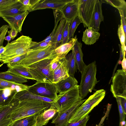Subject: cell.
<instances>
[{
	"instance_id": "1",
	"label": "cell",
	"mask_w": 126,
	"mask_h": 126,
	"mask_svg": "<svg viewBox=\"0 0 126 126\" xmlns=\"http://www.w3.org/2000/svg\"><path fill=\"white\" fill-rule=\"evenodd\" d=\"M51 103L36 100H25L19 101L7 115L13 122L19 119L33 115L39 114L49 108Z\"/></svg>"
},
{
	"instance_id": "2",
	"label": "cell",
	"mask_w": 126,
	"mask_h": 126,
	"mask_svg": "<svg viewBox=\"0 0 126 126\" xmlns=\"http://www.w3.org/2000/svg\"><path fill=\"white\" fill-rule=\"evenodd\" d=\"M32 41L31 37L22 35L10 43H8L5 47V51L0 54V62L3 63L27 53L29 51Z\"/></svg>"
},
{
	"instance_id": "3",
	"label": "cell",
	"mask_w": 126,
	"mask_h": 126,
	"mask_svg": "<svg viewBox=\"0 0 126 126\" xmlns=\"http://www.w3.org/2000/svg\"><path fill=\"white\" fill-rule=\"evenodd\" d=\"M56 56L55 54L26 67L37 82L53 83V72L50 71V64Z\"/></svg>"
},
{
	"instance_id": "4",
	"label": "cell",
	"mask_w": 126,
	"mask_h": 126,
	"mask_svg": "<svg viewBox=\"0 0 126 126\" xmlns=\"http://www.w3.org/2000/svg\"><path fill=\"white\" fill-rule=\"evenodd\" d=\"M97 71L95 61L84 67L81 73L80 83L79 85V96L83 99L89 92H91L98 81L96 76Z\"/></svg>"
},
{
	"instance_id": "5",
	"label": "cell",
	"mask_w": 126,
	"mask_h": 126,
	"mask_svg": "<svg viewBox=\"0 0 126 126\" xmlns=\"http://www.w3.org/2000/svg\"><path fill=\"white\" fill-rule=\"evenodd\" d=\"M106 94L104 89L96 91L79 107L68 121L69 123L77 122L84 118L104 98Z\"/></svg>"
},
{
	"instance_id": "6",
	"label": "cell",
	"mask_w": 126,
	"mask_h": 126,
	"mask_svg": "<svg viewBox=\"0 0 126 126\" xmlns=\"http://www.w3.org/2000/svg\"><path fill=\"white\" fill-rule=\"evenodd\" d=\"M79 85H77L64 92L59 93L51 105L59 111L68 109L82 99L79 96Z\"/></svg>"
},
{
	"instance_id": "7",
	"label": "cell",
	"mask_w": 126,
	"mask_h": 126,
	"mask_svg": "<svg viewBox=\"0 0 126 126\" xmlns=\"http://www.w3.org/2000/svg\"><path fill=\"white\" fill-rule=\"evenodd\" d=\"M56 48L52 44L47 47L29 51L25 57L16 64L25 67L29 65L55 54L54 50Z\"/></svg>"
},
{
	"instance_id": "8",
	"label": "cell",
	"mask_w": 126,
	"mask_h": 126,
	"mask_svg": "<svg viewBox=\"0 0 126 126\" xmlns=\"http://www.w3.org/2000/svg\"><path fill=\"white\" fill-rule=\"evenodd\" d=\"M110 91L115 98L126 99V71L122 69L117 71L113 77Z\"/></svg>"
},
{
	"instance_id": "9",
	"label": "cell",
	"mask_w": 126,
	"mask_h": 126,
	"mask_svg": "<svg viewBox=\"0 0 126 126\" xmlns=\"http://www.w3.org/2000/svg\"><path fill=\"white\" fill-rule=\"evenodd\" d=\"M27 90L34 94L54 100L56 98L58 93L55 84L46 82H36L29 86Z\"/></svg>"
},
{
	"instance_id": "10",
	"label": "cell",
	"mask_w": 126,
	"mask_h": 126,
	"mask_svg": "<svg viewBox=\"0 0 126 126\" xmlns=\"http://www.w3.org/2000/svg\"><path fill=\"white\" fill-rule=\"evenodd\" d=\"M96 0H79L78 16L84 27H90Z\"/></svg>"
},
{
	"instance_id": "11",
	"label": "cell",
	"mask_w": 126,
	"mask_h": 126,
	"mask_svg": "<svg viewBox=\"0 0 126 126\" xmlns=\"http://www.w3.org/2000/svg\"><path fill=\"white\" fill-rule=\"evenodd\" d=\"M86 99L79 100L66 110L58 112L57 115L52 120L51 123L54 124L55 126H65L79 107Z\"/></svg>"
},
{
	"instance_id": "12",
	"label": "cell",
	"mask_w": 126,
	"mask_h": 126,
	"mask_svg": "<svg viewBox=\"0 0 126 126\" xmlns=\"http://www.w3.org/2000/svg\"><path fill=\"white\" fill-rule=\"evenodd\" d=\"M73 0H40L30 12L47 8L60 10L66 4Z\"/></svg>"
},
{
	"instance_id": "13",
	"label": "cell",
	"mask_w": 126,
	"mask_h": 126,
	"mask_svg": "<svg viewBox=\"0 0 126 126\" xmlns=\"http://www.w3.org/2000/svg\"><path fill=\"white\" fill-rule=\"evenodd\" d=\"M29 12L26 11L14 16H5L2 18L8 24L9 28L18 33L21 31L23 22Z\"/></svg>"
},
{
	"instance_id": "14",
	"label": "cell",
	"mask_w": 126,
	"mask_h": 126,
	"mask_svg": "<svg viewBox=\"0 0 126 126\" xmlns=\"http://www.w3.org/2000/svg\"><path fill=\"white\" fill-rule=\"evenodd\" d=\"M79 0H73L65 5L60 10L63 18L70 21L78 16Z\"/></svg>"
},
{
	"instance_id": "15",
	"label": "cell",
	"mask_w": 126,
	"mask_h": 126,
	"mask_svg": "<svg viewBox=\"0 0 126 126\" xmlns=\"http://www.w3.org/2000/svg\"><path fill=\"white\" fill-rule=\"evenodd\" d=\"M8 69L6 72L13 75L27 79L34 80L28 68L21 65L14 64H7Z\"/></svg>"
},
{
	"instance_id": "16",
	"label": "cell",
	"mask_w": 126,
	"mask_h": 126,
	"mask_svg": "<svg viewBox=\"0 0 126 126\" xmlns=\"http://www.w3.org/2000/svg\"><path fill=\"white\" fill-rule=\"evenodd\" d=\"M102 3L101 0H96L90 25V27L97 32L99 31L101 22L104 21L102 9Z\"/></svg>"
},
{
	"instance_id": "17",
	"label": "cell",
	"mask_w": 126,
	"mask_h": 126,
	"mask_svg": "<svg viewBox=\"0 0 126 126\" xmlns=\"http://www.w3.org/2000/svg\"><path fill=\"white\" fill-rule=\"evenodd\" d=\"M69 76L66 68L65 57L61 60L57 67L53 72V83L55 84Z\"/></svg>"
},
{
	"instance_id": "18",
	"label": "cell",
	"mask_w": 126,
	"mask_h": 126,
	"mask_svg": "<svg viewBox=\"0 0 126 126\" xmlns=\"http://www.w3.org/2000/svg\"><path fill=\"white\" fill-rule=\"evenodd\" d=\"M58 111L55 107L51 105L49 108L45 110L38 115L36 120V126L46 125Z\"/></svg>"
},
{
	"instance_id": "19",
	"label": "cell",
	"mask_w": 126,
	"mask_h": 126,
	"mask_svg": "<svg viewBox=\"0 0 126 126\" xmlns=\"http://www.w3.org/2000/svg\"><path fill=\"white\" fill-rule=\"evenodd\" d=\"M18 92L16 89L8 87L0 89V106L9 105Z\"/></svg>"
},
{
	"instance_id": "20",
	"label": "cell",
	"mask_w": 126,
	"mask_h": 126,
	"mask_svg": "<svg viewBox=\"0 0 126 126\" xmlns=\"http://www.w3.org/2000/svg\"><path fill=\"white\" fill-rule=\"evenodd\" d=\"M14 98L19 101L25 100H36L48 102L51 104L54 100L50 99L34 94L30 93L27 90L18 92L15 95Z\"/></svg>"
},
{
	"instance_id": "21",
	"label": "cell",
	"mask_w": 126,
	"mask_h": 126,
	"mask_svg": "<svg viewBox=\"0 0 126 126\" xmlns=\"http://www.w3.org/2000/svg\"><path fill=\"white\" fill-rule=\"evenodd\" d=\"M77 40V36L76 35L68 42L62 44L56 48L54 52L57 56L61 59L65 58L69 51L72 50Z\"/></svg>"
},
{
	"instance_id": "22",
	"label": "cell",
	"mask_w": 126,
	"mask_h": 126,
	"mask_svg": "<svg viewBox=\"0 0 126 126\" xmlns=\"http://www.w3.org/2000/svg\"><path fill=\"white\" fill-rule=\"evenodd\" d=\"M27 11L26 8L19 1L12 5L5 10L0 11V17L12 16L21 14Z\"/></svg>"
},
{
	"instance_id": "23",
	"label": "cell",
	"mask_w": 126,
	"mask_h": 126,
	"mask_svg": "<svg viewBox=\"0 0 126 126\" xmlns=\"http://www.w3.org/2000/svg\"><path fill=\"white\" fill-rule=\"evenodd\" d=\"M82 43L79 42L77 40L72 50L74 54L77 69L81 73L86 65L83 60V54L82 50Z\"/></svg>"
},
{
	"instance_id": "24",
	"label": "cell",
	"mask_w": 126,
	"mask_h": 126,
	"mask_svg": "<svg viewBox=\"0 0 126 126\" xmlns=\"http://www.w3.org/2000/svg\"><path fill=\"white\" fill-rule=\"evenodd\" d=\"M100 35V33L93 28H87L83 32L82 41L86 45H92L98 39Z\"/></svg>"
},
{
	"instance_id": "25",
	"label": "cell",
	"mask_w": 126,
	"mask_h": 126,
	"mask_svg": "<svg viewBox=\"0 0 126 126\" xmlns=\"http://www.w3.org/2000/svg\"><path fill=\"white\" fill-rule=\"evenodd\" d=\"M16 102L13 100L9 105L2 107L0 109V126H10L13 122L7 117L11 110L17 104Z\"/></svg>"
},
{
	"instance_id": "26",
	"label": "cell",
	"mask_w": 126,
	"mask_h": 126,
	"mask_svg": "<svg viewBox=\"0 0 126 126\" xmlns=\"http://www.w3.org/2000/svg\"><path fill=\"white\" fill-rule=\"evenodd\" d=\"M78 81L73 76H69L64 79L55 84L58 93L64 92L77 85Z\"/></svg>"
},
{
	"instance_id": "27",
	"label": "cell",
	"mask_w": 126,
	"mask_h": 126,
	"mask_svg": "<svg viewBox=\"0 0 126 126\" xmlns=\"http://www.w3.org/2000/svg\"><path fill=\"white\" fill-rule=\"evenodd\" d=\"M65 21L66 20L63 18L60 21L52 38L51 42L55 48L61 44L63 33Z\"/></svg>"
},
{
	"instance_id": "28",
	"label": "cell",
	"mask_w": 126,
	"mask_h": 126,
	"mask_svg": "<svg viewBox=\"0 0 126 126\" xmlns=\"http://www.w3.org/2000/svg\"><path fill=\"white\" fill-rule=\"evenodd\" d=\"M39 114L28 116L16 120L13 122L10 126H36L37 118Z\"/></svg>"
},
{
	"instance_id": "29",
	"label": "cell",
	"mask_w": 126,
	"mask_h": 126,
	"mask_svg": "<svg viewBox=\"0 0 126 126\" xmlns=\"http://www.w3.org/2000/svg\"><path fill=\"white\" fill-rule=\"evenodd\" d=\"M66 61V66L69 76H74L77 72V68L76 62L74 54L72 51L70 53L65 57Z\"/></svg>"
},
{
	"instance_id": "30",
	"label": "cell",
	"mask_w": 126,
	"mask_h": 126,
	"mask_svg": "<svg viewBox=\"0 0 126 126\" xmlns=\"http://www.w3.org/2000/svg\"><path fill=\"white\" fill-rule=\"evenodd\" d=\"M29 86L20 83L7 80L0 78V89L10 87L16 89L18 92L28 90Z\"/></svg>"
},
{
	"instance_id": "31",
	"label": "cell",
	"mask_w": 126,
	"mask_h": 126,
	"mask_svg": "<svg viewBox=\"0 0 126 126\" xmlns=\"http://www.w3.org/2000/svg\"><path fill=\"white\" fill-rule=\"evenodd\" d=\"M0 78L8 81L16 83H22L27 81V79L17 76L6 71L0 72Z\"/></svg>"
},
{
	"instance_id": "32",
	"label": "cell",
	"mask_w": 126,
	"mask_h": 126,
	"mask_svg": "<svg viewBox=\"0 0 126 126\" xmlns=\"http://www.w3.org/2000/svg\"><path fill=\"white\" fill-rule=\"evenodd\" d=\"M103 3H108L116 8L119 12L122 11L126 12V3L124 0H101Z\"/></svg>"
},
{
	"instance_id": "33",
	"label": "cell",
	"mask_w": 126,
	"mask_h": 126,
	"mask_svg": "<svg viewBox=\"0 0 126 126\" xmlns=\"http://www.w3.org/2000/svg\"><path fill=\"white\" fill-rule=\"evenodd\" d=\"M82 22L78 16L70 22L69 28L68 38L69 40L74 38L75 31L78 26Z\"/></svg>"
},
{
	"instance_id": "34",
	"label": "cell",
	"mask_w": 126,
	"mask_h": 126,
	"mask_svg": "<svg viewBox=\"0 0 126 126\" xmlns=\"http://www.w3.org/2000/svg\"><path fill=\"white\" fill-rule=\"evenodd\" d=\"M117 34L121 44L122 50L123 58L125 57L126 52V38L121 22L120 25H119Z\"/></svg>"
},
{
	"instance_id": "35",
	"label": "cell",
	"mask_w": 126,
	"mask_h": 126,
	"mask_svg": "<svg viewBox=\"0 0 126 126\" xmlns=\"http://www.w3.org/2000/svg\"><path fill=\"white\" fill-rule=\"evenodd\" d=\"M40 0H19V1L30 12L33 8L37 4Z\"/></svg>"
},
{
	"instance_id": "36",
	"label": "cell",
	"mask_w": 126,
	"mask_h": 126,
	"mask_svg": "<svg viewBox=\"0 0 126 126\" xmlns=\"http://www.w3.org/2000/svg\"><path fill=\"white\" fill-rule=\"evenodd\" d=\"M52 44V42L47 43L43 41L39 42L32 41V46L30 48L29 51L47 47Z\"/></svg>"
},
{
	"instance_id": "37",
	"label": "cell",
	"mask_w": 126,
	"mask_h": 126,
	"mask_svg": "<svg viewBox=\"0 0 126 126\" xmlns=\"http://www.w3.org/2000/svg\"><path fill=\"white\" fill-rule=\"evenodd\" d=\"M70 21L66 20L62 38L61 45L67 43L69 41L68 38L69 28Z\"/></svg>"
},
{
	"instance_id": "38",
	"label": "cell",
	"mask_w": 126,
	"mask_h": 126,
	"mask_svg": "<svg viewBox=\"0 0 126 126\" xmlns=\"http://www.w3.org/2000/svg\"><path fill=\"white\" fill-rule=\"evenodd\" d=\"M89 117L88 114L83 119L77 122L72 123L68 122L65 126H86Z\"/></svg>"
},
{
	"instance_id": "39",
	"label": "cell",
	"mask_w": 126,
	"mask_h": 126,
	"mask_svg": "<svg viewBox=\"0 0 126 126\" xmlns=\"http://www.w3.org/2000/svg\"><path fill=\"white\" fill-rule=\"evenodd\" d=\"M9 27L8 25H4L0 27V47L3 46L4 38Z\"/></svg>"
},
{
	"instance_id": "40",
	"label": "cell",
	"mask_w": 126,
	"mask_h": 126,
	"mask_svg": "<svg viewBox=\"0 0 126 126\" xmlns=\"http://www.w3.org/2000/svg\"><path fill=\"white\" fill-rule=\"evenodd\" d=\"M117 101L120 115V123L125 120L126 114L122 106L120 97H117L116 98Z\"/></svg>"
},
{
	"instance_id": "41",
	"label": "cell",
	"mask_w": 126,
	"mask_h": 126,
	"mask_svg": "<svg viewBox=\"0 0 126 126\" xmlns=\"http://www.w3.org/2000/svg\"><path fill=\"white\" fill-rule=\"evenodd\" d=\"M18 0H0V11L6 9Z\"/></svg>"
},
{
	"instance_id": "42",
	"label": "cell",
	"mask_w": 126,
	"mask_h": 126,
	"mask_svg": "<svg viewBox=\"0 0 126 126\" xmlns=\"http://www.w3.org/2000/svg\"><path fill=\"white\" fill-rule=\"evenodd\" d=\"M27 53L17 56L13 59L6 61L3 62L4 64H16L24 59L26 56Z\"/></svg>"
},
{
	"instance_id": "43",
	"label": "cell",
	"mask_w": 126,
	"mask_h": 126,
	"mask_svg": "<svg viewBox=\"0 0 126 126\" xmlns=\"http://www.w3.org/2000/svg\"><path fill=\"white\" fill-rule=\"evenodd\" d=\"M61 60L56 56L52 60L50 64V69L51 71L53 72L57 67Z\"/></svg>"
},
{
	"instance_id": "44",
	"label": "cell",
	"mask_w": 126,
	"mask_h": 126,
	"mask_svg": "<svg viewBox=\"0 0 126 126\" xmlns=\"http://www.w3.org/2000/svg\"><path fill=\"white\" fill-rule=\"evenodd\" d=\"M7 32L8 35L10 36L11 37L12 40L15 38L16 36L18 33L16 31L12 29L10 31H8Z\"/></svg>"
},
{
	"instance_id": "45",
	"label": "cell",
	"mask_w": 126,
	"mask_h": 126,
	"mask_svg": "<svg viewBox=\"0 0 126 126\" xmlns=\"http://www.w3.org/2000/svg\"><path fill=\"white\" fill-rule=\"evenodd\" d=\"M121 103L124 111L126 114V99L120 97Z\"/></svg>"
},
{
	"instance_id": "46",
	"label": "cell",
	"mask_w": 126,
	"mask_h": 126,
	"mask_svg": "<svg viewBox=\"0 0 126 126\" xmlns=\"http://www.w3.org/2000/svg\"><path fill=\"white\" fill-rule=\"evenodd\" d=\"M121 63L122 68V69L126 71V59L125 57L123 58Z\"/></svg>"
},
{
	"instance_id": "47",
	"label": "cell",
	"mask_w": 126,
	"mask_h": 126,
	"mask_svg": "<svg viewBox=\"0 0 126 126\" xmlns=\"http://www.w3.org/2000/svg\"><path fill=\"white\" fill-rule=\"evenodd\" d=\"M119 46L120 49V60L123 58V55L122 52L121 45L119 44Z\"/></svg>"
},
{
	"instance_id": "48",
	"label": "cell",
	"mask_w": 126,
	"mask_h": 126,
	"mask_svg": "<svg viewBox=\"0 0 126 126\" xmlns=\"http://www.w3.org/2000/svg\"><path fill=\"white\" fill-rule=\"evenodd\" d=\"M12 39L11 37L9 35H8L4 37V40L7 41L8 43H9V42Z\"/></svg>"
},
{
	"instance_id": "49",
	"label": "cell",
	"mask_w": 126,
	"mask_h": 126,
	"mask_svg": "<svg viewBox=\"0 0 126 126\" xmlns=\"http://www.w3.org/2000/svg\"><path fill=\"white\" fill-rule=\"evenodd\" d=\"M0 107V108H1V107Z\"/></svg>"
},
{
	"instance_id": "50",
	"label": "cell",
	"mask_w": 126,
	"mask_h": 126,
	"mask_svg": "<svg viewBox=\"0 0 126 126\" xmlns=\"http://www.w3.org/2000/svg\"></svg>"
}]
</instances>
